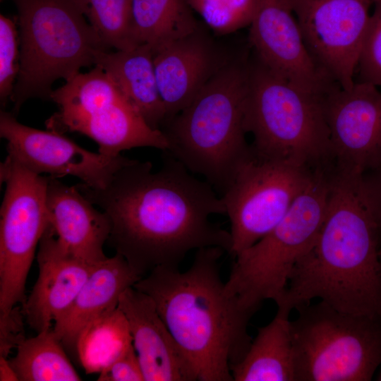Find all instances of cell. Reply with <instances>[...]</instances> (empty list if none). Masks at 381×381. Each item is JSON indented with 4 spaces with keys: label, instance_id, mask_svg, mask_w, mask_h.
<instances>
[{
    "label": "cell",
    "instance_id": "cell-28",
    "mask_svg": "<svg viewBox=\"0 0 381 381\" xmlns=\"http://www.w3.org/2000/svg\"><path fill=\"white\" fill-rule=\"evenodd\" d=\"M373 12L360 51L358 80L381 88V0H373Z\"/></svg>",
    "mask_w": 381,
    "mask_h": 381
},
{
    "label": "cell",
    "instance_id": "cell-19",
    "mask_svg": "<svg viewBox=\"0 0 381 381\" xmlns=\"http://www.w3.org/2000/svg\"><path fill=\"white\" fill-rule=\"evenodd\" d=\"M94 205L75 186L48 176L47 207L59 243L73 256L97 264L108 258L103 247L111 224L109 216Z\"/></svg>",
    "mask_w": 381,
    "mask_h": 381
},
{
    "label": "cell",
    "instance_id": "cell-34",
    "mask_svg": "<svg viewBox=\"0 0 381 381\" xmlns=\"http://www.w3.org/2000/svg\"><path fill=\"white\" fill-rule=\"evenodd\" d=\"M379 258H380V262L381 266V248H379Z\"/></svg>",
    "mask_w": 381,
    "mask_h": 381
},
{
    "label": "cell",
    "instance_id": "cell-3",
    "mask_svg": "<svg viewBox=\"0 0 381 381\" xmlns=\"http://www.w3.org/2000/svg\"><path fill=\"white\" fill-rule=\"evenodd\" d=\"M216 246L196 250L190 267L155 268L133 287L149 296L199 381H234L231 368L246 353L254 313L226 290Z\"/></svg>",
    "mask_w": 381,
    "mask_h": 381
},
{
    "label": "cell",
    "instance_id": "cell-12",
    "mask_svg": "<svg viewBox=\"0 0 381 381\" xmlns=\"http://www.w3.org/2000/svg\"><path fill=\"white\" fill-rule=\"evenodd\" d=\"M318 68L344 90L355 73L373 0H289Z\"/></svg>",
    "mask_w": 381,
    "mask_h": 381
},
{
    "label": "cell",
    "instance_id": "cell-7",
    "mask_svg": "<svg viewBox=\"0 0 381 381\" xmlns=\"http://www.w3.org/2000/svg\"><path fill=\"white\" fill-rule=\"evenodd\" d=\"M334 166L317 169L280 222L234 256L226 290L255 313L262 303L283 298L297 262L313 245L323 223Z\"/></svg>",
    "mask_w": 381,
    "mask_h": 381
},
{
    "label": "cell",
    "instance_id": "cell-10",
    "mask_svg": "<svg viewBox=\"0 0 381 381\" xmlns=\"http://www.w3.org/2000/svg\"><path fill=\"white\" fill-rule=\"evenodd\" d=\"M316 169L262 154L250 145L221 196L231 224L229 254L236 256L268 234L306 188Z\"/></svg>",
    "mask_w": 381,
    "mask_h": 381
},
{
    "label": "cell",
    "instance_id": "cell-32",
    "mask_svg": "<svg viewBox=\"0 0 381 381\" xmlns=\"http://www.w3.org/2000/svg\"><path fill=\"white\" fill-rule=\"evenodd\" d=\"M363 186L377 229L381 248V165L362 174Z\"/></svg>",
    "mask_w": 381,
    "mask_h": 381
},
{
    "label": "cell",
    "instance_id": "cell-17",
    "mask_svg": "<svg viewBox=\"0 0 381 381\" xmlns=\"http://www.w3.org/2000/svg\"><path fill=\"white\" fill-rule=\"evenodd\" d=\"M55 235L49 224L39 243L37 279L22 305L28 324L37 333L51 329L52 322L71 306L99 264L88 263L69 254Z\"/></svg>",
    "mask_w": 381,
    "mask_h": 381
},
{
    "label": "cell",
    "instance_id": "cell-9",
    "mask_svg": "<svg viewBox=\"0 0 381 381\" xmlns=\"http://www.w3.org/2000/svg\"><path fill=\"white\" fill-rule=\"evenodd\" d=\"M51 99L58 110L47 120V129L83 134L98 144L100 153L115 156L141 147L168 150L163 133L147 124L99 66L66 80L52 92Z\"/></svg>",
    "mask_w": 381,
    "mask_h": 381
},
{
    "label": "cell",
    "instance_id": "cell-22",
    "mask_svg": "<svg viewBox=\"0 0 381 381\" xmlns=\"http://www.w3.org/2000/svg\"><path fill=\"white\" fill-rule=\"evenodd\" d=\"M277 306L274 318L258 329L243 358L231 366L234 381H295L291 310Z\"/></svg>",
    "mask_w": 381,
    "mask_h": 381
},
{
    "label": "cell",
    "instance_id": "cell-27",
    "mask_svg": "<svg viewBox=\"0 0 381 381\" xmlns=\"http://www.w3.org/2000/svg\"><path fill=\"white\" fill-rule=\"evenodd\" d=\"M216 33L224 35L250 25L259 0H186Z\"/></svg>",
    "mask_w": 381,
    "mask_h": 381
},
{
    "label": "cell",
    "instance_id": "cell-5",
    "mask_svg": "<svg viewBox=\"0 0 381 381\" xmlns=\"http://www.w3.org/2000/svg\"><path fill=\"white\" fill-rule=\"evenodd\" d=\"M18 11L20 70L10 100L18 114L29 99H51L52 86L94 65L108 50L73 0H12Z\"/></svg>",
    "mask_w": 381,
    "mask_h": 381
},
{
    "label": "cell",
    "instance_id": "cell-6",
    "mask_svg": "<svg viewBox=\"0 0 381 381\" xmlns=\"http://www.w3.org/2000/svg\"><path fill=\"white\" fill-rule=\"evenodd\" d=\"M244 128L258 152L315 169L334 164L322 98L249 61Z\"/></svg>",
    "mask_w": 381,
    "mask_h": 381
},
{
    "label": "cell",
    "instance_id": "cell-2",
    "mask_svg": "<svg viewBox=\"0 0 381 381\" xmlns=\"http://www.w3.org/2000/svg\"><path fill=\"white\" fill-rule=\"evenodd\" d=\"M313 299L342 312L381 317L377 229L361 175H332L318 235L294 266L277 305L292 310Z\"/></svg>",
    "mask_w": 381,
    "mask_h": 381
},
{
    "label": "cell",
    "instance_id": "cell-33",
    "mask_svg": "<svg viewBox=\"0 0 381 381\" xmlns=\"http://www.w3.org/2000/svg\"><path fill=\"white\" fill-rule=\"evenodd\" d=\"M0 380L1 381H16L18 376L10 364L8 359L4 356H0Z\"/></svg>",
    "mask_w": 381,
    "mask_h": 381
},
{
    "label": "cell",
    "instance_id": "cell-14",
    "mask_svg": "<svg viewBox=\"0 0 381 381\" xmlns=\"http://www.w3.org/2000/svg\"><path fill=\"white\" fill-rule=\"evenodd\" d=\"M337 169L363 174L381 165V90L355 82L339 85L322 98Z\"/></svg>",
    "mask_w": 381,
    "mask_h": 381
},
{
    "label": "cell",
    "instance_id": "cell-23",
    "mask_svg": "<svg viewBox=\"0 0 381 381\" xmlns=\"http://www.w3.org/2000/svg\"><path fill=\"white\" fill-rule=\"evenodd\" d=\"M131 16L137 44L153 53L199 26L186 0H131Z\"/></svg>",
    "mask_w": 381,
    "mask_h": 381
},
{
    "label": "cell",
    "instance_id": "cell-26",
    "mask_svg": "<svg viewBox=\"0 0 381 381\" xmlns=\"http://www.w3.org/2000/svg\"><path fill=\"white\" fill-rule=\"evenodd\" d=\"M109 49H130L138 46L131 16V0H73Z\"/></svg>",
    "mask_w": 381,
    "mask_h": 381
},
{
    "label": "cell",
    "instance_id": "cell-24",
    "mask_svg": "<svg viewBox=\"0 0 381 381\" xmlns=\"http://www.w3.org/2000/svg\"><path fill=\"white\" fill-rule=\"evenodd\" d=\"M132 346L128 321L118 307L93 320L81 330L75 354L86 373H99Z\"/></svg>",
    "mask_w": 381,
    "mask_h": 381
},
{
    "label": "cell",
    "instance_id": "cell-35",
    "mask_svg": "<svg viewBox=\"0 0 381 381\" xmlns=\"http://www.w3.org/2000/svg\"></svg>",
    "mask_w": 381,
    "mask_h": 381
},
{
    "label": "cell",
    "instance_id": "cell-8",
    "mask_svg": "<svg viewBox=\"0 0 381 381\" xmlns=\"http://www.w3.org/2000/svg\"><path fill=\"white\" fill-rule=\"evenodd\" d=\"M291 320L295 381H369L381 365V317L338 310L324 301Z\"/></svg>",
    "mask_w": 381,
    "mask_h": 381
},
{
    "label": "cell",
    "instance_id": "cell-18",
    "mask_svg": "<svg viewBox=\"0 0 381 381\" xmlns=\"http://www.w3.org/2000/svg\"><path fill=\"white\" fill-rule=\"evenodd\" d=\"M118 307L128 321L145 381L198 380L149 296L129 287L120 296Z\"/></svg>",
    "mask_w": 381,
    "mask_h": 381
},
{
    "label": "cell",
    "instance_id": "cell-1",
    "mask_svg": "<svg viewBox=\"0 0 381 381\" xmlns=\"http://www.w3.org/2000/svg\"><path fill=\"white\" fill-rule=\"evenodd\" d=\"M75 186L109 216L108 243L142 277L158 267H179L193 250L230 252V232L211 221L225 214L222 198L167 152L156 171L150 162L131 159L105 188Z\"/></svg>",
    "mask_w": 381,
    "mask_h": 381
},
{
    "label": "cell",
    "instance_id": "cell-29",
    "mask_svg": "<svg viewBox=\"0 0 381 381\" xmlns=\"http://www.w3.org/2000/svg\"><path fill=\"white\" fill-rule=\"evenodd\" d=\"M20 70V42L16 23L0 15V100H10Z\"/></svg>",
    "mask_w": 381,
    "mask_h": 381
},
{
    "label": "cell",
    "instance_id": "cell-31",
    "mask_svg": "<svg viewBox=\"0 0 381 381\" xmlns=\"http://www.w3.org/2000/svg\"><path fill=\"white\" fill-rule=\"evenodd\" d=\"M24 316L18 306L8 313L0 315V356L7 358L8 354L26 339L23 322Z\"/></svg>",
    "mask_w": 381,
    "mask_h": 381
},
{
    "label": "cell",
    "instance_id": "cell-25",
    "mask_svg": "<svg viewBox=\"0 0 381 381\" xmlns=\"http://www.w3.org/2000/svg\"><path fill=\"white\" fill-rule=\"evenodd\" d=\"M63 346L51 328L25 339L8 361L20 381L80 380Z\"/></svg>",
    "mask_w": 381,
    "mask_h": 381
},
{
    "label": "cell",
    "instance_id": "cell-11",
    "mask_svg": "<svg viewBox=\"0 0 381 381\" xmlns=\"http://www.w3.org/2000/svg\"><path fill=\"white\" fill-rule=\"evenodd\" d=\"M6 190L0 211V315L23 305L25 284L36 248L49 225L48 176L7 156L1 164Z\"/></svg>",
    "mask_w": 381,
    "mask_h": 381
},
{
    "label": "cell",
    "instance_id": "cell-13",
    "mask_svg": "<svg viewBox=\"0 0 381 381\" xmlns=\"http://www.w3.org/2000/svg\"><path fill=\"white\" fill-rule=\"evenodd\" d=\"M0 135L7 142L8 156L37 174L59 178L73 176L94 188H104L131 159L87 150L51 130L23 125L12 113L1 110Z\"/></svg>",
    "mask_w": 381,
    "mask_h": 381
},
{
    "label": "cell",
    "instance_id": "cell-20",
    "mask_svg": "<svg viewBox=\"0 0 381 381\" xmlns=\"http://www.w3.org/2000/svg\"><path fill=\"white\" fill-rule=\"evenodd\" d=\"M141 278L117 253L97 264L71 306L54 322L52 329L62 345L75 353L81 330L118 308L122 293Z\"/></svg>",
    "mask_w": 381,
    "mask_h": 381
},
{
    "label": "cell",
    "instance_id": "cell-30",
    "mask_svg": "<svg viewBox=\"0 0 381 381\" xmlns=\"http://www.w3.org/2000/svg\"><path fill=\"white\" fill-rule=\"evenodd\" d=\"M99 374V381H145L133 345Z\"/></svg>",
    "mask_w": 381,
    "mask_h": 381
},
{
    "label": "cell",
    "instance_id": "cell-4",
    "mask_svg": "<svg viewBox=\"0 0 381 381\" xmlns=\"http://www.w3.org/2000/svg\"><path fill=\"white\" fill-rule=\"evenodd\" d=\"M248 65L229 61L160 130L169 143L164 152L222 195L250 147L244 128Z\"/></svg>",
    "mask_w": 381,
    "mask_h": 381
},
{
    "label": "cell",
    "instance_id": "cell-15",
    "mask_svg": "<svg viewBox=\"0 0 381 381\" xmlns=\"http://www.w3.org/2000/svg\"><path fill=\"white\" fill-rule=\"evenodd\" d=\"M249 39L258 59L296 87L322 98L339 85L311 57L289 0H259Z\"/></svg>",
    "mask_w": 381,
    "mask_h": 381
},
{
    "label": "cell",
    "instance_id": "cell-21",
    "mask_svg": "<svg viewBox=\"0 0 381 381\" xmlns=\"http://www.w3.org/2000/svg\"><path fill=\"white\" fill-rule=\"evenodd\" d=\"M153 56L147 44L115 52L98 50L95 54L94 66L109 75L149 126L160 131L167 111L157 83Z\"/></svg>",
    "mask_w": 381,
    "mask_h": 381
},
{
    "label": "cell",
    "instance_id": "cell-16",
    "mask_svg": "<svg viewBox=\"0 0 381 381\" xmlns=\"http://www.w3.org/2000/svg\"><path fill=\"white\" fill-rule=\"evenodd\" d=\"M229 61L200 25L156 50L153 62L166 121L187 107Z\"/></svg>",
    "mask_w": 381,
    "mask_h": 381
}]
</instances>
